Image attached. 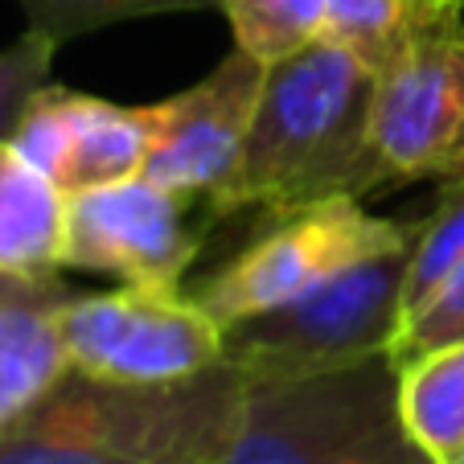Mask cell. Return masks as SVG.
<instances>
[{
  "label": "cell",
  "instance_id": "1",
  "mask_svg": "<svg viewBox=\"0 0 464 464\" xmlns=\"http://www.w3.org/2000/svg\"><path fill=\"white\" fill-rule=\"evenodd\" d=\"M370 99L374 79L329 42L267 66L243 157L206 202L210 218L366 198L391 185L370 140Z\"/></svg>",
  "mask_w": 464,
  "mask_h": 464
},
{
  "label": "cell",
  "instance_id": "2",
  "mask_svg": "<svg viewBox=\"0 0 464 464\" xmlns=\"http://www.w3.org/2000/svg\"><path fill=\"white\" fill-rule=\"evenodd\" d=\"M243 382L230 358L181 382H107L71 366L0 428V464H218Z\"/></svg>",
  "mask_w": 464,
  "mask_h": 464
},
{
  "label": "cell",
  "instance_id": "3",
  "mask_svg": "<svg viewBox=\"0 0 464 464\" xmlns=\"http://www.w3.org/2000/svg\"><path fill=\"white\" fill-rule=\"evenodd\" d=\"M218 464H436L411 436L391 353L288 378H246Z\"/></svg>",
  "mask_w": 464,
  "mask_h": 464
},
{
  "label": "cell",
  "instance_id": "4",
  "mask_svg": "<svg viewBox=\"0 0 464 464\" xmlns=\"http://www.w3.org/2000/svg\"><path fill=\"white\" fill-rule=\"evenodd\" d=\"M415 235L420 222L378 218L362 206V198H324L272 210L267 227L214 276H206L193 296L222 329H235L251 316L308 296L353 263L403 251L415 243Z\"/></svg>",
  "mask_w": 464,
  "mask_h": 464
},
{
  "label": "cell",
  "instance_id": "5",
  "mask_svg": "<svg viewBox=\"0 0 464 464\" xmlns=\"http://www.w3.org/2000/svg\"><path fill=\"white\" fill-rule=\"evenodd\" d=\"M411 246L353 263L308 296L227 329V358L243 378H288L391 353Z\"/></svg>",
  "mask_w": 464,
  "mask_h": 464
},
{
  "label": "cell",
  "instance_id": "6",
  "mask_svg": "<svg viewBox=\"0 0 464 464\" xmlns=\"http://www.w3.org/2000/svg\"><path fill=\"white\" fill-rule=\"evenodd\" d=\"M74 370L107 382H181L227 358V329L181 288L74 292L62 313Z\"/></svg>",
  "mask_w": 464,
  "mask_h": 464
},
{
  "label": "cell",
  "instance_id": "7",
  "mask_svg": "<svg viewBox=\"0 0 464 464\" xmlns=\"http://www.w3.org/2000/svg\"><path fill=\"white\" fill-rule=\"evenodd\" d=\"M370 140L391 185L464 177V13L374 79Z\"/></svg>",
  "mask_w": 464,
  "mask_h": 464
},
{
  "label": "cell",
  "instance_id": "8",
  "mask_svg": "<svg viewBox=\"0 0 464 464\" xmlns=\"http://www.w3.org/2000/svg\"><path fill=\"white\" fill-rule=\"evenodd\" d=\"M185 202L189 198L149 181L144 173L66 193L62 267L140 288H181L202 251L198 227L185 222Z\"/></svg>",
  "mask_w": 464,
  "mask_h": 464
},
{
  "label": "cell",
  "instance_id": "9",
  "mask_svg": "<svg viewBox=\"0 0 464 464\" xmlns=\"http://www.w3.org/2000/svg\"><path fill=\"white\" fill-rule=\"evenodd\" d=\"M263 79L267 66L235 50L193 87L157 99V136L144 177L181 198L202 193L210 202L243 157Z\"/></svg>",
  "mask_w": 464,
  "mask_h": 464
},
{
  "label": "cell",
  "instance_id": "10",
  "mask_svg": "<svg viewBox=\"0 0 464 464\" xmlns=\"http://www.w3.org/2000/svg\"><path fill=\"white\" fill-rule=\"evenodd\" d=\"M71 296L58 276H0V428L71 370L62 342Z\"/></svg>",
  "mask_w": 464,
  "mask_h": 464
},
{
  "label": "cell",
  "instance_id": "11",
  "mask_svg": "<svg viewBox=\"0 0 464 464\" xmlns=\"http://www.w3.org/2000/svg\"><path fill=\"white\" fill-rule=\"evenodd\" d=\"M66 189L0 140V276H58Z\"/></svg>",
  "mask_w": 464,
  "mask_h": 464
},
{
  "label": "cell",
  "instance_id": "12",
  "mask_svg": "<svg viewBox=\"0 0 464 464\" xmlns=\"http://www.w3.org/2000/svg\"><path fill=\"white\" fill-rule=\"evenodd\" d=\"M157 136V103L128 107L74 91V140L62 189L79 193L140 177Z\"/></svg>",
  "mask_w": 464,
  "mask_h": 464
},
{
  "label": "cell",
  "instance_id": "13",
  "mask_svg": "<svg viewBox=\"0 0 464 464\" xmlns=\"http://www.w3.org/2000/svg\"><path fill=\"white\" fill-rule=\"evenodd\" d=\"M460 13V0H329L321 42L350 53L370 79H378L415 42Z\"/></svg>",
  "mask_w": 464,
  "mask_h": 464
},
{
  "label": "cell",
  "instance_id": "14",
  "mask_svg": "<svg viewBox=\"0 0 464 464\" xmlns=\"http://www.w3.org/2000/svg\"><path fill=\"white\" fill-rule=\"evenodd\" d=\"M399 403L411 436L436 464L464 452V342L399 366Z\"/></svg>",
  "mask_w": 464,
  "mask_h": 464
},
{
  "label": "cell",
  "instance_id": "15",
  "mask_svg": "<svg viewBox=\"0 0 464 464\" xmlns=\"http://www.w3.org/2000/svg\"><path fill=\"white\" fill-rule=\"evenodd\" d=\"M218 9L235 34V50L259 66H276L321 42L329 0H222Z\"/></svg>",
  "mask_w": 464,
  "mask_h": 464
},
{
  "label": "cell",
  "instance_id": "16",
  "mask_svg": "<svg viewBox=\"0 0 464 464\" xmlns=\"http://www.w3.org/2000/svg\"><path fill=\"white\" fill-rule=\"evenodd\" d=\"M460 263H464V177H456V181H444L436 210L428 218H420V235H415L411 259H407L403 272V292H399V329L436 296V288Z\"/></svg>",
  "mask_w": 464,
  "mask_h": 464
},
{
  "label": "cell",
  "instance_id": "17",
  "mask_svg": "<svg viewBox=\"0 0 464 464\" xmlns=\"http://www.w3.org/2000/svg\"><path fill=\"white\" fill-rule=\"evenodd\" d=\"M222 0H21L25 29L45 34L50 42L66 45L82 34L120 25V21L160 17V13H193L218 9Z\"/></svg>",
  "mask_w": 464,
  "mask_h": 464
},
{
  "label": "cell",
  "instance_id": "18",
  "mask_svg": "<svg viewBox=\"0 0 464 464\" xmlns=\"http://www.w3.org/2000/svg\"><path fill=\"white\" fill-rule=\"evenodd\" d=\"M71 140H74V91L42 82L29 95L21 120L13 123L9 144L62 189V173H66V160H71Z\"/></svg>",
  "mask_w": 464,
  "mask_h": 464
},
{
  "label": "cell",
  "instance_id": "19",
  "mask_svg": "<svg viewBox=\"0 0 464 464\" xmlns=\"http://www.w3.org/2000/svg\"><path fill=\"white\" fill-rule=\"evenodd\" d=\"M460 342H464V263L440 284L436 296L411 321H403V329L391 342V358L394 366H403V362H415L431 350L460 345Z\"/></svg>",
  "mask_w": 464,
  "mask_h": 464
},
{
  "label": "cell",
  "instance_id": "20",
  "mask_svg": "<svg viewBox=\"0 0 464 464\" xmlns=\"http://www.w3.org/2000/svg\"><path fill=\"white\" fill-rule=\"evenodd\" d=\"M53 53H58V42H50L45 34H34V29H25L17 42L0 50V140H9V131L25 111L29 95L50 79Z\"/></svg>",
  "mask_w": 464,
  "mask_h": 464
},
{
  "label": "cell",
  "instance_id": "21",
  "mask_svg": "<svg viewBox=\"0 0 464 464\" xmlns=\"http://www.w3.org/2000/svg\"><path fill=\"white\" fill-rule=\"evenodd\" d=\"M452 464H464V452H460V456H456V460H452Z\"/></svg>",
  "mask_w": 464,
  "mask_h": 464
},
{
  "label": "cell",
  "instance_id": "22",
  "mask_svg": "<svg viewBox=\"0 0 464 464\" xmlns=\"http://www.w3.org/2000/svg\"><path fill=\"white\" fill-rule=\"evenodd\" d=\"M460 5H464V0H460Z\"/></svg>",
  "mask_w": 464,
  "mask_h": 464
}]
</instances>
